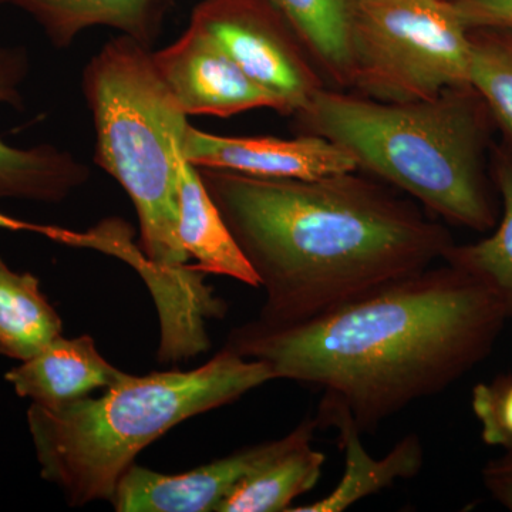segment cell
I'll use <instances>...</instances> for the list:
<instances>
[{
	"label": "cell",
	"mask_w": 512,
	"mask_h": 512,
	"mask_svg": "<svg viewBox=\"0 0 512 512\" xmlns=\"http://www.w3.org/2000/svg\"><path fill=\"white\" fill-rule=\"evenodd\" d=\"M505 322L487 286L443 261L296 325L254 320L227 346L264 362L275 380L322 390L318 427L345 417L370 433L480 365Z\"/></svg>",
	"instance_id": "6da1fadb"
},
{
	"label": "cell",
	"mask_w": 512,
	"mask_h": 512,
	"mask_svg": "<svg viewBox=\"0 0 512 512\" xmlns=\"http://www.w3.org/2000/svg\"><path fill=\"white\" fill-rule=\"evenodd\" d=\"M198 171L265 291L264 326L333 311L443 262L454 245L416 201L359 170L313 180Z\"/></svg>",
	"instance_id": "7a4b0ae2"
},
{
	"label": "cell",
	"mask_w": 512,
	"mask_h": 512,
	"mask_svg": "<svg viewBox=\"0 0 512 512\" xmlns=\"http://www.w3.org/2000/svg\"><path fill=\"white\" fill-rule=\"evenodd\" d=\"M82 89L96 130L94 161L127 192L140 224L128 251L160 316L158 352L187 359L210 349L207 320L227 303L188 265L178 237V173L188 116L161 79L153 50L131 37L109 40L84 67Z\"/></svg>",
	"instance_id": "3957f363"
},
{
	"label": "cell",
	"mask_w": 512,
	"mask_h": 512,
	"mask_svg": "<svg viewBox=\"0 0 512 512\" xmlns=\"http://www.w3.org/2000/svg\"><path fill=\"white\" fill-rule=\"evenodd\" d=\"M487 111L471 86L407 103L323 87L292 119L298 134L332 141L362 173L451 224L483 232L497 220L483 171Z\"/></svg>",
	"instance_id": "277c9868"
},
{
	"label": "cell",
	"mask_w": 512,
	"mask_h": 512,
	"mask_svg": "<svg viewBox=\"0 0 512 512\" xmlns=\"http://www.w3.org/2000/svg\"><path fill=\"white\" fill-rule=\"evenodd\" d=\"M274 379L269 367L225 346L190 372L126 375L103 396L28 412L42 477L72 507L111 501L141 451L184 420L238 400Z\"/></svg>",
	"instance_id": "5b68a950"
},
{
	"label": "cell",
	"mask_w": 512,
	"mask_h": 512,
	"mask_svg": "<svg viewBox=\"0 0 512 512\" xmlns=\"http://www.w3.org/2000/svg\"><path fill=\"white\" fill-rule=\"evenodd\" d=\"M468 30L451 0H350V90L384 103L468 83Z\"/></svg>",
	"instance_id": "8992f818"
},
{
	"label": "cell",
	"mask_w": 512,
	"mask_h": 512,
	"mask_svg": "<svg viewBox=\"0 0 512 512\" xmlns=\"http://www.w3.org/2000/svg\"><path fill=\"white\" fill-rule=\"evenodd\" d=\"M252 82L274 96L279 114L296 116L326 86L301 40L261 0H202L191 13Z\"/></svg>",
	"instance_id": "52a82bcc"
},
{
	"label": "cell",
	"mask_w": 512,
	"mask_h": 512,
	"mask_svg": "<svg viewBox=\"0 0 512 512\" xmlns=\"http://www.w3.org/2000/svg\"><path fill=\"white\" fill-rule=\"evenodd\" d=\"M153 59L161 79L188 117L229 119L255 109L279 113L278 100L252 82L192 20L174 43L153 52Z\"/></svg>",
	"instance_id": "ba28073f"
},
{
	"label": "cell",
	"mask_w": 512,
	"mask_h": 512,
	"mask_svg": "<svg viewBox=\"0 0 512 512\" xmlns=\"http://www.w3.org/2000/svg\"><path fill=\"white\" fill-rule=\"evenodd\" d=\"M298 434L299 424L279 440L242 448L187 473H157L134 463L110 503L119 512H217L241 481L291 446Z\"/></svg>",
	"instance_id": "9c48e42d"
},
{
	"label": "cell",
	"mask_w": 512,
	"mask_h": 512,
	"mask_svg": "<svg viewBox=\"0 0 512 512\" xmlns=\"http://www.w3.org/2000/svg\"><path fill=\"white\" fill-rule=\"evenodd\" d=\"M183 156L198 168L261 178L313 180L357 170L355 160L346 151L323 137L218 136L191 124L184 133Z\"/></svg>",
	"instance_id": "30bf717a"
},
{
	"label": "cell",
	"mask_w": 512,
	"mask_h": 512,
	"mask_svg": "<svg viewBox=\"0 0 512 512\" xmlns=\"http://www.w3.org/2000/svg\"><path fill=\"white\" fill-rule=\"evenodd\" d=\"M29 70L25 47H0V103L22 109L20 86ZM89 180V167L69 151L50 144L16 148L0 140V198L56 204Z\"/></svg>",
	"instance_id": "8fae6325"
},
{
	"label": "cell",
	"mask_w": 512,
	"mask_h": 512,
	"mask_svg": "<svg viewBox=\"0 0 512 512\" xmlns=\"http://www.w3.org/2000/svg\"><path fill=\"white\" fill-rule=\"evenodd\" d=\"M28 13L56 49L93 28L117 30L153 49L178 0H9Z\"/></svg>",
	"instance_id": "7c38bea8"
},
{
	"label": "cell",
	"mask_w": 512,
	"mask_h": 512,
	"mask_svg": "<svg viewBox=\"0 0 512 512\" xmlns=\"http://www.w3.org/2000/svg\"><path fill=\"white\" fill-rule=\"evenodd\" d=\"M126 375L101 356L92 336L83 335L52 340L35 356L6 373V380L20 397L55 407L114 386Z\"/></svg>",
	"instance_id": "4fadbf2b"
},
{
	"label": "cell",
	"mask_w": 512,
	"mask_h": 512,
	"mask_svg": "<svg viewBox=\"0 0 512 512\" xmlns=\"http://www.w3.org/2000/svg\"><path fill=\"white\" fill-rule=\"evenodd\" d=\"M178 237L188 256L197 262L198 271L229 276L259 288L255 272L222 220L200 171L185 158L178 173Z\"/></svg>",
	"instance_id": "5bb4252c"
},
{
	"label": "cell",
	"mask_w": 512,
	"mask_h": 512,
	"mask_svg": "<svg viewBox=\"0 0 512 512\" xmlns=\"http://www.w3.org/2000/svg\"><path fill=\"white\" fill-rule=\"evenodd\" d=\"M338 430L339 447L345 454V470L332 493L315 503L289 508L288 512H342L363 498L392 487L396 481L409 480L420 473L424 464L423 441L417 434H407L389 454L373 458L363 446L362 433L352 421L340 417L329 424Z\"/></svg>",
	"instance_id": "9a60e30c"
},
{
	"label": "cell",
	"mask_w": 512,
	"mask_h": 512,
	"mask_svg": "<svg viewBox=\"0 0 512 512\" xmlns=\"http://www.w3.org/2000/svg\"><path fill=\"white\" fill-rule=\"evenodd\" d=\"M316 429V419L303 420L291 446L241 481L217 512H288L322 476L326 457L312 446Z\"/></svg>",
	"instance_id": "2e32d148"
},
{
	"label": "cell",
	"mask_w": 512,
	"mask_h": 512,
	"mask_svg": "<svg viewBox=\"0 0 512 512\" xmlns=\"http://www.w3.org/2000/svg\"><path fill=\"white\" fill-rule=\"evenodd\" d=\"M282 16L301 40L326 86L350 90V0H261Z\"/></svg>",
	"instance_id": "e0dca14e"
},
{
	"label": "cell",
	"mask_w": 512,
	"mask_h": 512,
	"mask_svg": "<svg viewBox=\"0 0 512 512\" xmlns=\"http://www.w3.org/2000/svg\"><path fill=\"white\" fill-rule=\"evenodd\" d=\"M59 313L32 274L12 271L0 258V355L30 359L62 336Z\"/></svg>",
	"instance_id": "ac0fdd59"
},
{
	"label": "cell",
	"mask_w": 512,
	"mask_h": 512,
	"mask_svg": "<svg viewBox=\"0 0 512 512\" xmlns=\"http://www.w3.org/2000/svg\"><path fill=\"white\" fill-rule=\"evenodd\" d=\"M498 188L504 212L493 235L476 244L453 245L444 261L463 269L494 293L503 306L507 320H512V160L498 157Z\"/></svg>",
	"instance_id": "d6986e66"
},
{
	"label": "cell",
	"mask_w": 512,
	"mask_h": 512,
	"mask_svg": "<svg viewBox=\"0 0 512 512\" xmlns=\"http://www.w3.org/2000/svg\"><path fill=\"white\" fill-rule=\"evenodd\" d=\"M468 83L512 140V30L468 29Z\"/></svg>",
	"instance_id": "ffe728a7"
},
{
	"label": "cell",
	"mask_w": 512,
	"mask_h": 512,
	"mask_svg": "<svg viewBox=\"0 0 512 512\" xmlns=\"http://www.w3.org/2000/svg\"><path fill=\"white\" fill-rule=\"evenodd\" d=\"M473 412L488 446L512 447V375L474 387Z\"/></svg>",
	"instance_id": "44dd1931"
},
{
	"label": "cell",
	"mask_w": 512,
	"mask_h": 512,
	"mask_svg": "<svg viewBox=\"0 0 512 512\" xmlns=\"http://www.w3.org/2000/svg\"><path fill=\"white\" fill-rule=\"evenodd\" d=\"M468 29L512 30V0H451Z\"/></svg>",
	"instance_id": "7402d4cb"
},
{
	"label": "cell",
	"mask_w": 512,
	"mask_h": 512,
	"mask_svg": "<svg viewBox=\"0 0 512 512\" xmlns=\"http://www.w3.org/2000/svg\"><path fill=\"white\" fill-rule=\"evenodd\" d=\"M481 477L488 494L512 511V447L504 448L501 456L491 458L485 464Z\"/></svg>",
	"instance_id": "603a6c76"
},
{
	"label": "cell",
	"mask_w": 512,
	"mask_h": 512,
	"mask_svg": "<svg viewBox=\"0 0 512 512\" xmlns=\"http://www.w3.org/2000/svg\"><path fill=\"white\" fill-rule=\"evenodd\" d=\"M0 229H9V231H28L33 234L43 235V237L52 239L67 245L70 237V229L59 227H50V225L32 224V222L18 220V218L9 217V215L0 212Z\"/></svg>",
	"instance_id": "cb8c5ba5"
},
{
	"label": "cell",
	"mask_w": 512,
	"mask_h": 512,
	"mask_svg": "<svg viewBox=\"0 0 512 512\" xmlns=\"http://www.w3.org/2000/svg\"><path fill=\"white\" fill-rule=\"evenodd\" d=\"M5 2H6V0H0V6H2L3 3H5Z\"/></svg>",
	"instance_id": "d4e9b609"
}]
</instances>
